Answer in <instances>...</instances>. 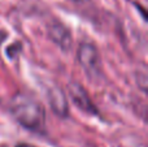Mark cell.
<instances>
[{"label": "cell", "instance_id": "obj_4", "mask_svg": "<svg viewBox=\"0 0 148 147\" xmlns=\"http://www.w3.org/2000/svg\"><path fill=\"white\" fill-rule=\"evenodd\" d=\"M49 103H51V108L53 109V112H56L59 116H68L69 112V107L66 103V98L62 94L61 90L59 89H53L49 93Z\"/></svg>", "mask_w": 148, "mask_h": 147}, {"label": "cell", "instance_id": "obj_2", "mask_svg": "<svg viewBox=\"0 0 148 147\" xmlns=\"http://www.w3.org/2000/svg\"><path fill=\"white\" fill-rule=\"evenodd\" d=\"M78 60L84 72L91 78H97V76L101 74V61L94 44L82 43L78 48Z\"/></svg>", "mask_w": 148, "mask_h": 147}, {"label": "cell", "instance_id": "obj_5", "mask_svg": "<svg viewBox=\"0 0 148 147\" xmlns=\"http://www.w3.org/2000/svg\"><path fill=\"white\" fill-rule=\"evenodd\" d=\"M49 35L53 39V42H56L61 48L68 49L72 44V39H70V34L64 26L56 25L49 30Z\"/></svg>", "mask_w": 148, "mask_h": 147}, {"label": "cell", "instance_id": "obj_3", "mask_svg": "<svg viewBox=\"0 0 148 147\" xmlns=\"http://www.w3.org/2000/svg\"><path fill=\"white\" fill-rule=\"evenodd\" d=\"M69 94H70V96H72L73 102L77 104V107H78L81 111L86 112V113H91V115L97 113V109L95 108L94 103L91 102L90 96L87 95L86 90H84L79 83H77V82L70 83Z\"/></svg>", "mask_w": 148, "mask_h": 147}, {"label": "cell", "instance_id": "obj_6", "mask_svg": "<svg viewBox=\"0 0 148 147\" xmlns=\"http://www.w3.org/2000/svg\"><path fill=\"white\" fill-rule=\"evenodd\" d=\"M16 147H35V146L30 145V143H20V145H17Z\"/></svg>", "mask_w": 148, "mask_h": 147}, {"label": "cell", "instance_id": "obj_7", "mask_svg": "<svg viewBox=\"0 0 148 147\" xmlns=\"http://www.w3.org/2000/svg\"><path fill=\"white\" fill-rule=\"evenodd\" d=\"M74 1H84V0H74Z\"/></svg>", "mask_w": 148, "mask_h": 147}, {"label": "cell", "instance_id": "obj_1", "mask_svg": "<svg viewBox=\"0 0 148 147\" xmlns=\"http://www.w3.org/2000/svg\"><path fill=\"white\" fill-rule=\"evenodd\" d=\"M10 109L14 119L26 129L38 130L43 126L44 109L36 99L26 94H17L12 100Z\"/></svg>", "mask_w": 148, "mask_h": 147}]
</instances>
